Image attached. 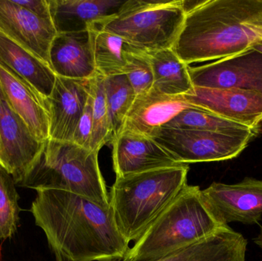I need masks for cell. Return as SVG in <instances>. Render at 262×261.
Listing matches in <instances>:
<instances>
[{
	"label": "cell",
	"mask_w": 262,
	"mask_h": 261,
	"mask_svg": "<svg viewBox=\"0 0 262 261\" xmlns=\"http://www.w3.org/2000/svg\"><path fill=\"white\" fill-rule=\"evenodd\" d=\"M31 207L57 261L124 258L129 248L111 205L101 206L64 190L38 189Z\"/></svg>",
	"instance_id": "6da1fadb"
},
{
	"label": "cell",
	"mask_w": 262,
	"mask_h": 261,
	"mask_svg": "<svg viewBox=\"0 0 262 261\" xmlns=\"http://www.w3.org/2000/svg\"><path fill=\"white\" fill-rule=\"evenodd\" d=\"M262 41V0H205L189 12L172 49L189 65L242 53Z\"/></svg>",
	"instance_id": "7a4b0ae2"
},
{
	"label": "cell",
	"mask_w": 262,
	"mask_h": 261,
	"mask_svg": "<svg viewBox=\"0 0 262 261\" xmlns=\"http://www.w3.org/2000/svg\"><path fill=\"white\" fill-rule=\"evenodd\" d=\"M229 226L197 185H186L136 241L123 261H157Z\"/></svg>",
	"instance_id": "3957f363"
},
{
	"label": "cell",
	"mask_w": 262,
	"mask_h": 261,
	"mask_svg": "<svg viewBox=\"0 0 262 261\" xmlns=\"http://www.w3.org/2000/svg\"><path fill=\"white\" fill-rule=\"evenodd\" d=\"M189 170L183 164L116 177L109 193L110 205L118 230L129 243L138 240L187 185Z\"/></svg>",
	"instance_id": "277c9868"
},
{
	"label": "cell",
	"mask_w": 262,
	"mask_h": 261,
	"mask_svg": "<svg viewBox=\"0 0 262 261\" xmlns=\"http://www.w3.org/2000/svg\"><path fill=\"white\" fill-rule=\"evenodd\" d=\"M98 154L99 152L85 150L72 142L48 139L20 186L64 190L107 208L110 197Z\"/></svg>",
	"instance_id": "5b68a950"
},
{
	"label": "cell",
	"mask_w": 262,
	"mask_h": 261,
	"mask_svg": "<svg viewBox=\"0 0 262 261\" xmlns=\"http://www.w3.org/2000/svg\"><path fill=\"white\" fill-rule=\"evenodd\" d=\"M186 14L183 0H127L116 15L93 27L119 35L149 54L172 49Z\"/></svg>",
	"instance_id": "8992f818"
},
{
	"label": "cell",
	"mask_w": 262,
	"mask_h": 261,
	"mask_svg": "<svg viewBox=\"0 0 262 261\" xmlns=\"http://www.w3.org/2000/svg\"><path fill=\"white\" fill-rule=\"evenodd\" d=\"M256 130L215 132L162 128L152 139L182 164L220 162L238 157Z\"/></svg>",
	"instance_id": "52a82bcc"
},
{
	"label": "cell",
	"mask_w": 262,
	"mask_h": 261,
	"mask_svg": "<svg viewBox=\"0 0 262 261\" xmlns=\"http://www.w3.org/2000/svg\"><path fill=\"white\" fill-rule=\"evenodd\" d=\"M0 164L12 175L16 185L26 180L43 143L35 138L14 111L0 88Z\"/></svg>",
	"instance_id": "ba28073f"
},
{
	"label": "cell",
	"mask_w": 262,
	"mask_h": 261,
	"mask_svg": "<svg viewBox=\"0 0 262 261\" xmlns=\"http://www.w3.org/2000/svg\"><path fill=\"white\" fill-rule=\"evenodd\" d=\"M194 87L238 88L262 93V53L248 49L242 53L189 68Z\"/></svg>",
	"instance_id": "9c48e42d"
},
{
	"label": "cell",
	"mask_w": 262,
	"mask_h": 261,
	"mask_svg": "<svg viewBox=\"0 0 262 261\" xmlns=\"http://www.w3.org/2000/svg\"><path fill=\"white\" fill-rule=\"evenodd\" d=\"M206 200L226 225H256L262 219V180L246 177L236 184L212 182L203 190Z\"/></svg>",
	"instance_id": "30bf717a"
},
{
	"label": "cell",
	"mask_w": 262,
	"mask_h": 261,
	"mask_svg": "<svg viewBox=\"0 0 262 261\" xmlns=\"http://www.w3.org/2000/svg\"><path fill=\"white\" fill-rule=\"evenodd\" d=\"M195 107L257 130L262 123V93L238 88L194 87L184 95Z\"/></svg>",
	"instance_id": "8fae6325"
},
{
	"label": "cell",
	"mask_w": 262,
	"mask_h": 261,
	"mask_svg": "<svg viewBox=\"0 0 262 261\" xmlns=\"http://www.w3.org/2000/svg\"><path fill=\"white\" fill-rule=\"evenodd\" d=\"M90 93V79L57 76L52 93L46 99L50 116L49 139L72 142Z\"/></svg>",
	"instance_id": "7c38bea8"
},
{
	"label": "cell",
	"mask_w": 262,
	"mask_h": 261,
	"mask_svg": "<svg viewBox=\"0 0 262 261\" xmlns=\"http://www.w3.org/2000/svg\"><path fill=\"white\" fill-rule=\"evenodd\" d=\"M0 29L50 65L49 51L58 34L52 20L34 15L14 0H0Z\"/></svg>",
	"instance_id": "4fadbf2b"
},
{
	"label": "cell",
	"mask_w": 262,
	"mask_h": 261,
	"mask_svg": "<svg viewBox=\"0 0 262 261\" xmlns=\"http://www.w3.org/2000/svg\"><path fill=\"white\" fill-rule=\"evenodd\" d=\"M116 177L183 165L152 138L123 131L112 141Z\"/></svg>",
	"instance_id": "5bb4252c"
},
{
	"label": "cell",
	"mask_w": 262,
	"mask_h": 261,
	"mask_svg": "<svg viewBox=\"0 0 262 261\" xmlns=\"http://www.w3.org/2000/svg\"><path fill=\"white\" fill-rule=\"evenodd\" d=\"M195 106L189 103L184 95L170 96L152 89L147 93L136 97L121 132L154 137L177 115Z\"/></svg>",
	"instance_id": "9a60e30c"
},
{
	"label": "cell",
	"mask_w": 262,
	"mask_h": 261,
	"mask_svg": "<svg viewBox=\"0 0 262 261\" xmlns=\"http://www.w3.org/2000/svg\"><path fill=\"white\" fill-rule=\"evenodd\" d=\"M0 88L14 111L40 142L49 139V116L46 99L24 80L0 64Z\"/></svg>",
	"instance_id": "2e32d148"
},
{
	"label": "cell",
	"mask_w": 262,
	"mask_h": 261,
	"mask_svg": "<svg viewBox=\"0 0 262 261\" xmlns=\"http://www.w3.org/2000/svg\"><path fill=\"white\" fill-rule=\"evenodd\" d=\"M55 75L69 79H90L97 74L89 30L57 34L49 51Z\"/></svg>",
	"instance_id": "e0dca14e"
},
{
	"label": "cell",
	"mask_w": 262,
	"mask_h": 261,
	"mask_svg": "<svg viewBox=\"0 0 262 261\" xmlns=\"http://www.w3.org/2000/svg\"><path fill=\"white\" fill-rule=\"evenodd\" d=\"M120 0H49L51 18L57 33L88 31L118 13Z\"/></svg>",
	"instance_id": "ac0fdd59"
},
{
	"label": "cell",
	"mask_w": 262,
	"mask_h": 261,
	"mask_svg": "<svg viewBox=\"0 0 262 261\" xmlns=\"http://www.w3.org/2000/svg\"><path fill=\"white\" fill-rule=\"evenodd\" d=\"M0 64L24 80L45 99L52 93L57 75L51 66L1 29Z\"/></svg>",
	"instance_id": "d6986e66"
},
{
	"label": "cell",
	"mask_w": 262,
	"mask_h": 261,
	"mask_svg": "<svg viewBox=\"0 0 262 261\" xmlns=\"http://www.w3.org/2000/svg\"><path fill=\"white\" fill-rule=\"evenodd\" d=\"M248 241L228 226L216 234L157 261H246ZM101 261H123L110 258Z\"/></svg>",
	"instance_id": "ffe728a7"
},
{
	"label": "cell",
	"mask_w": 262,
	"mask_h": 261,
	"mask_svg": "<svg viewBox=\"0 0 262 261\" xmlns=\"http://www.w3.org/2000/svg\"><path fill=\"white\" fill-rule=\"evenodd\" d=\"M89 31L97 72L105 78L125 75L132 57L143 52L122 37L104 29L93 27Z\"/></svg>",
	"instance_id": "44dd1931"
},
{
	"label": "cell",
	"mask_w": 262,
	"mask_h": 261,
	"mask_svg": "<svg viewBox=\"0 0 262 261\" xmlns=\"http://www.w3.org/2000/svg\"><path fill=\"white\" fill-rule=\"evenodd\" d=\"M148 55L154 72V90L170 96H183L193 90L189 65L173 49H163Z\"/></svg>",
	"instance_id": "7402d4cb"
},
{
	"label": "cell",
	"mask_w": 262,
	"mask_h": 261,
	"mask_svg": "<svg viewBox=\"0 0 262 261\" xmlns=\"http://www.w3.org/2000/svg\"><path fill=\"white\" fill-rule=\"evenodd\" d=\"M104 89L114 140L121 133L137 95L125 75L104 78Z\"/></svg>",
	"instance_id": "603a6c76"
},
{
	"label": "cell",
	"mask_w": 262,
	"mask_h": 261,
	"mask_svg": "<svg viewBox=\"0 0 262 261\" xmlns=\"http://www.w3.org/2000/svg\"><path fill=\"white\" fill-rule=\"evenodd\" d=\"M104 78L105 77L98 72L90 78L93 116V131L91 146L92 151L100 152L104 145L108 143L112 144L113 141L104 89Z\"/></svg>",
	"instance_id": "cb8c5ba5"
},
{
	"label": "cell",
	"mask_w": 262,
	"mask_h": 261,
	"mask_svg": "<svg viewBox=\"0 0 262 261\" xmlns=\"http://www.w3.org/2000/svg\"><path fill=\"white\" fill-rule=\"evenodd\" d=\"M163 128L215 132H236L251 130L241 124L225 119L209 110L195 106L183 110Z\"/></svg>",
	"instance_id": "d4e9b609"
},
{
	"label": "cell",
	"mask_w": 262,
	"mask_h": 261,
	"mask_svg": "<svg viewBox=\"0 0 262 261\" xmlns=\"http://www.w3.org/2000/svg\"><path fill=\"white\" fill-rule=\"evenodd\" d=\"M16 184L12 175L0 164V240L16 233L20 208Z\"/></svg>",
	"instance_id": "484cf974"
},
{
	"label": "cell",
	"mask_w": 262,
	"mask_h": 261,
	"mask_svg": "<svg viewBox=\"0 0 262 261\" xmlns=\"http://www.w3.org/2000/svg\"><path fill=\"white\" fill-rule=\"evenodd\" d=\"M125 75L137 96L152 90L154 72L148 53L142 52L134 55L127 66Z\"/></svg>",
	"instance_id": "4316f807"
},
{
	"label": "cell",
	"mask_w": 262,
	"mask_h": 261,
	"mask_svg": "<svg viewBox=\"0 0 262 261\" xmlns=\"http://www.w3.org/2000/svg\"><path fill=\"white\" fill-rule=\"evenodd\" d=\"M93 131V116H92V98L89 97L84 112L75 127L72 143L85 150H91Z\"/></svg>",
	"instance_id": "83f0119b"
},
{
	"label": "cell",
	"mask_w": 262,
	"mask_h": 261,
	"mask_svg": "<svg viewBox=\"0 0 262 261\" xmlns=\"http://www.w3.org/2000/svg\"><path fill=\"white\" fill-rule=\"evenodd\" d=\"M14 2L40 18L52 20L49 0H14Z\"/></svg>",
	"instance_id": "f1b7e54d"
},
{
	"label": "cell",
	"mask_w": 262,
	"mask_h": 261,
	"mask_svg": "<svg viewBox=\"0 0 262 261\" xmlns=\"http://www.w3.org/2000/svg\"><path fill=\"white\" fill-rule=\"evenodd\" d=\"M253 242L255 243V245H256L257 246L259 247L262 249V227L261 229H260L259 234L255 239H253Z\"/></svg>",
	"instance_id": "f546056e"
},
{
	"label": "cell",
	"mask_w": 262,
	"mask_h": 261,
	"mask_svg": "<svg viewBox=\"0 0 262 261\" xmlns=\"http://www.w3.org/2000/svg\"><path fill=\"white\" fill-rule=\"evenodd\" d=\"M252 48H253L255 50L258 51V52H261L262 53V41H259V42L255 44V45L252 46Z\"/></svg>",
	"instance_id": "4dcf8cb0"
},
{
	"label": "cell",
	"mask_w": 262,
	"mask_h": 261,
	"mask_svg": "<svg viewBox=\"0 0 262 261\" xmlns=\"http://www.w3.org/2000/svg\"><path fill=\"white\" fill-rule=\"evenodd\" d=\"M0 154H1V144H0Z\"/></svg>",
	"instance_id": "1f68e13d"
}]
</instances>
